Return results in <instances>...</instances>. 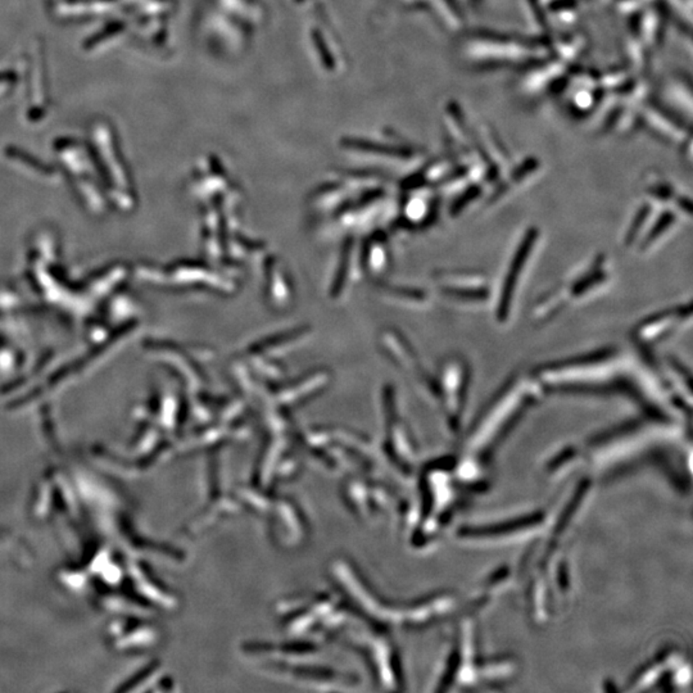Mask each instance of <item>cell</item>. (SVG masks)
I'll return each instance as SVG.
<instances>
[{"mask_svg":"<svg viewBox=\"0 0 693 693\" xmlns=\"http://www.w3.org/2000/svg\"><path fill=\"white\" fill-rule=\"evenodd\" d=\"M320 652L316 642L300 639L285 645L252 643L245 647V654L260 669L294 685L323 691H343L346 685H353L355 677L320 662Z\"/></svg>","mask_w":693,"mask_h":693,"instance_id":"obj_1","label":"cell"},{"mask_svg":"<svg viewBox=\"0 0 693 693\" xmlns=\"http://www.w3.org/2000/svg\"><path fill=\"white\" fill-rule=\"evenodd\" d=\"M349 605L334 593H314L284 599L276 614L282 628L294 639L319 643L344 634L349 625Z\"/></svg>","mask_w":693,"mask_h":693,"instance_id":"obj_2","label":"cell"},{"mask_svg":"<svg viewBox=\"0 0 693 693\" xmlns=\"http://www.w3.org/2000/svg\"><path fill=\"white\" fill-rule=\"evenodd\" d=\"M238 499L262 518L261 521L276 544L296 547L306 541L308 523L305 512L289 497L274 496L272 489L254 486L242 489Z\"/></svg>","mask_w":693,"mask_h":693,"instance_id":"obj_3","label":"cell"},{"mask_svg":"<svg viewBox=\"0 0 693 693\" xmlns=\"http://www.w3.org/2000/svg\"><path fill=\"white\" fill-rule=\"evenodd\" d=\"M344 633H348L346 643L366 662L374 682L384 690H398L402 685L400 662L395 648L384 636L386 632L371 627L369 630Z\"/></svg>","mask_w":693,"mask_h":693,"instance_id":"obj_4","label":"cell"},{"mask_svg":"<svg viewBox=\"0 0 693 693\" xmlns=\"http://www.w3.org/2000/svg\"><path fill=\"white\" fill-rule=\"evenodd\" d=\"M374 474H353L348 475L343 483L342 497L344 504L357 518L372 520L386 512L391 502L389 490L384 488Z\"/></svg>","mask_w":693,"mask_h":693,"instance_id":"obj_5","label":"cell"}]
</instances>
